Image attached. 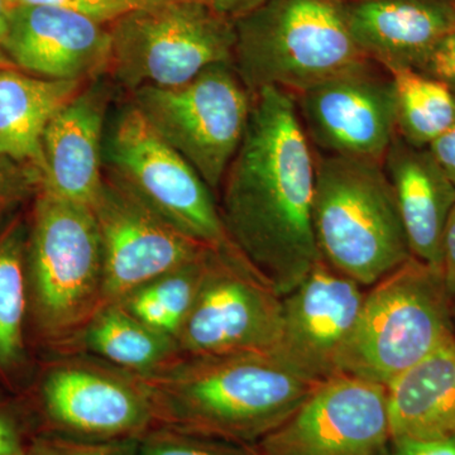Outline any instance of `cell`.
<instances>
[{
  "label": "cell",
  "instance_id": "28",
  "mask_svg": "<svg viewBox=\"0 0 455 455\" xmlns=\"http://www.w3.org/2000/svg\"><path fill=\"white\" fill-rule=\"evenodd\" d=\"M167 2L171 0H4L7 9L27 5H49L76 12L107 26L112 25L131 12Z\"/></svg>",
  "mask_w": 455,
  "mask_h": 455
},
{
  "label": "cell",
  "instance_id": "6",
  "mask_svg": "<svg viewBox=\"0 0 455 455\" xmlns=\"http://www.w3.org/2000/svg\"><path fill=\"white\" fill-rule=\"evenodd\" d=\"M454 335L443 269L412 257L366 291L340 374L386 387Z\"/></svg>",
  "mask_w": 455,
  "mask_h": 455
},
{
  "label": "cell",
  "instance_id": "29",
  "mask_svg": "<svg viewBox=\"0 0 455 455\" xmlns=\"http://www.w3.org/2000/svg\"><path fill=\"white\" fill-rule=\"evenodd\" d=\"M38 187L40 178L35 172L0 158V220Z\"/></svg>",
  "mask_w": 455,
  "mask_h": 455
},
{
  "label": "cell",
  "instance_id": "37",
  "mask_svg": "<svg viewBox=\"0 0 455 455\" xmlns=\"http://www.w3.org/2000/svg\"><path fill=\"white\" fill-rule=\"evenodd\" d=\"M0 68H16V66L9 61L8 57L5 56V53L3 52L2 50H0Z\"/></svg>",
  "mask_w": 455,
  "mask_h": 455
},
{
  "label": "cell",
  "instance_id": "31",
  "mask_svg": "<svg viewBox=\"0 0 455 455\" xmlns=\"http://www.w3.org/2000/svg\"><path fill=\"white\" fill-rule=\"evenodd\" d=\"M379 455H455V438L442 440L390 438Z\"/></svg>",
  "mask_w": 455,
  "mask_h": 455
},
{
  "label": "cell",
  "instance_id": "25",
  "mask_svg": "<svg viewBox=\"0 0 455 455\" xmlns=\"http://www.w3.org/2000/svg\"><path fill=\"white\" fill-rule=\"evenodd\" d=\"M211 250L142 284L119 304L140 322L176 339L199 293Z\"/></svg>",
  "mask_w": 455,
  "mask_h": 455
},
{
  "label": "cell",
  "instance_id": "1",
  "mask_svg": "<svg viewBox=\"0 0 455 455\" xmlns=\"http://www.w3.org/2000/svg\"><path fill=\"white\" fill-rule=\"evenodd\" d=\"M315 151L291 92L252 94L243 140L221 182L228 238L281 296L320 259L314 236Z\"/></svg>",
  "mask_w": 455,
  "mask_h": 455
},
{
  "label": "cell",
  "instance_id": "5",
  "mask_svg": "<svg viewBox=\"0 0 455 455\" xmlns=\"http://www.w3.org/2000/svg\"><path fill=\"white\" fill-rule=\"evenodd\" d=\"M235 25L233 65L252 94L296 95L367 60L335 0H266Z\"/></svg>",
  "mask_w": 455,
  "mask_h": 455
},
{
  "label": "cell",
  "instance_id": "15",
  "mask_svg": "<svg viewBox=\"0 0 455 455\" xmlns=\"http://www.w3.org/2000/svg\"><path fill=\"white\" fill-rule=\"evenodd\" d=\"M364 295L362 284L320 259L283 296V326L275 355L314 383L339 376Z\"/></svg>",
  "mask_w": 455,
  "mask_h": 455
},
{
  "label": "cell",
  "instance_id": "30",
  "mask_svg": "<svg viewBox=\"0 0 455 455\" xmlns=\"http://www.w3.org/2000/svg\"><path fill=\"white\" fill-rule=\"evenodd\" d=\"M418 70L444 83L455 94V32L436 44Z\"/></svg>",
  "mask_w": 455,
  "mask_h": 455
},
{
  "label": "cell",
  "instance_id": "36",
  "mask_svg": "<svg viewBox=\"0 0 455 455\" xmlns=\"http://www.w3.org/2000/svg\"><path fill=\"white\" fill-rule=\"evenodd\" d=\"M8 20L7 7H5L4 0H0V50H2L3 42L7 36Z\"/></svg>",
  "mask_w": 455,
  "mask_h": 455
},
{
  "label": "cell",
  "instance_id": "34",
  "mask_svg": "<svg viewBox=\"0 0 455 455\" xmlns=\"http://www.w3.org/2000/svg\"><path fill=\"white\" fill-rule=\"evenodd\" d=\"M442 269L449 295L453 299L455 295V204L449 215L444 238H443Z\"/></svg>",
  "mask_w": 455,
  "mask_h": 455
},
{
  "label": "cell",
  "instance_id": "38",
  "mask_svg": "<svg viewBox=\"0 0 455 455\" xmlns=\"http://www.w3.org/2000/svg\"><path fill=\"white\" fill-rule=\"evenodd\" d=\"M451 315H453V325H454V331H455V295H454V298L451 299Z\"/></svg>",
  "mask_w": 455,
  "mask_h": 455
},
{
  "label": "cell",
  "instance_id": "35",
  "mask_svg": "<svg viewBox=\"0 0 455 455\" xmlns=\"http://www.w3.org/2000/svg\"><path fill=\"white\" fill-rule=\"evenodd\" d=\"M196 2L202 3L221 17L236 22L262 5L266 0H196Z\"/></svg>",
  "mask_w": 455,
  "mask_h": 455
},
{
  "label": "cell",
  "instance_id": "22",
  "mask_svg": "<svg viewBox=\"0 0 455 455\" xmlns=\"http://www.w3.org/2000/svg\"><path fill=\"white\" fill-rule=\"evenodd\" d=\"M68 353H83L136 376H147L182 357L178 340L128 313L119 302L104 305Z\"/></svg>",
  "mask_w": 455,
  "mask_h": 455
},
{
  "label": "cell",
  "instance_id": "33",
  "mask_svg": "<svg viewBox=\"0 0 455 455\" xmlns=\"http://www.w3.org/2000/svg\"><path fill=\"white\" fill-rule=\"evenodd\" d=\"M435 163L455 185V124L427 147Z\"/></svg>",
  "mask_w": 455,
  "mask_h": 455
},
{
  "label": "cell",
  "instance_id": "39",
  "mask_svg": "<svg viewBox=\"0 0 455 455\" xmlns=\"http://www.w3.org/2000/svg\"><path fill=\"white\" fill-rule=\"evenodd\" d=\"M335 2L347 3V2H352V0H335Z\"/></svg>",
  "mask_w": 455,
  "mask_h": 455
},
{
  "label": "cell",
  "instance_id": "13",
  "mask_svg": "<svg viewBox=\"0 0 455 455\" xmlns=\"http://www.w3.org/2000/svg\"><path fill=\"white\" fill-rule=\"evenodd\" d=\"M390 438L386 387L339 374L252 447L256 455H379Z\"/></svg>",
  "mask_w": 455,
  "mask_h": 455
},
{
  "label": "cell",
  "instance_id": "17",
  "mask_svg": "<svg viewBox=\"0 0 455 455\" xmlns=\"http://www.w3.org/2000/svg\"><path fill=\"white\" fill-rule=\"evenodd\" d=\"M109 103L107 85L84 88L51 119L42 139L44 172L37 190L92 208L104 182Z\"/></svg>",
  "mask_w": 455,
  "mask_h": 455
},
{
  "label": "cell",
  "instance_id": "26",
  "mask_svg": "<svg viewBox=\"0 0 455 455\" xmlns=\"http://www.w3.org/2000/svg\"><path fill=\"white\" fill-rule=\"evenodd\" d=\"M137 455H256L252 445L154 427L139 439Z\"/></svg>",
  "mask_w": 455,
  "mask_h": 455
},
{
  "label": "cell",
  "instance_id": "2",
  "mask_svg": "<svg viewBox=\"0 0 455 455\" xmlns=\"http://www.w3.org/2000/svg\"><path fill=\"white\" fill-rule=\"evenodd\" d=\"M137 377L155 427L242 445H254L280 427L319 385L269 352L181 357Z\"/></svg>",
  "mask_w": 455,
  "mask_h": 455
},
{
  "label": "cell",
  "instance_id": "23",
  "mask_svg": "<svg viewBox=\"0 0 455 455\" xmlns=\"http://www.w3.org/2000/svg\"><path fill=\"white\" fill-rule=\"evenodd\" d=\"M27 228L18 215L0 230V381L8 387L23 381L29 363Z\"/></svg>",
  "mask_w": 455,
  "mask_h": 455
},
{
  "label": "cell",
  "instance_id": "19",
  "mask_svg": "<svg viewBox=\"0 0 455 455\" xmlns=\"http://www.w3.org/2000/svg\"><path fill=\"white\" fill-rule=\"evenodd\" d=\"M412 257L442 268L443 238L455 204V185L429 149L396 136L383 160Z\"/></svg>",
  "mask_w": 455,
  "mask_h": 455
},
{
  "label": "cell",
  "instance_id": "4",
  "mask_svg": "<svg viewBox=\"0 0 455 455\" xmlns=\"http://www.w3.org/2000/svg\"><path fill=\"white\" fill-rule=\"evenodd\" d=\"M311 218L320 259L363 287L412 259L383 163L315 151Z\"/></svg>",
  "mask_w": 455,
  "mask_h": 455
},
{
  "label": "cell",
  "instance_id": "18",
  "mask_svg": "<svg viewBox=\"0 0 455 455\" xmlns=\"http://www.w3.org/2000/svg\"><path fill=\"white\" fill-rule=\"evenodd\" d=\"M343 8L359 50L386 70H418L455 32V0H352Z\"/></svg>",
  "mask_w": 455,
  "mask_h": 455
},
{
  "label": "cell",
  "instance_id": "12",
  "mask_svg": "<svg viewBox=\"0 0 455 455\" xmlns=\"http://www.w3.org/2000/svg\"><path fill=\"white\" fill-rule=\"evenodd\" d=\"M316 152L383 163L397 136L391 74L367 59L293 95Z\"/></svg>",
  "mask_w": 455,
  "mask_h": 455
},
{
  "label": "cell",
  "instance_id": "14",
  "mask_svg": "<svg viewBox=\"0 0 455 455\" xmlns=\"http://www.w3.org/2000/svg\"><path fill=\"white\" fill-rule=\"evenodd\" d=\"M92 211L103 254L101 307L121 301L211 248L182 233L108 176Z\"/></svg>",
  "mask_w": 455,
  "mask_h": 455
},
{
  "label": "cell",
  "instance_id": "7",
  "mask_svg": "<svg viewBox=\"0 0 455 455\" xmlns=\"http://www.w3.org/2000/svg\"><path fill=\"white\" fill-rule=\"evenodd\" d=\"M235 23L196 0L131 12L109 25L108 73L130 92L184 85L212 65L233 64Z\"/></svg>",
  "mask_w": 455,
  "mask_h": 455
},
{
  "label": "cell",
  "instance_id": "27",
  "mask_svg": "<svg viewBox=\"0 0 455 455\" xmlns=\"http://www.w3.org/2000/svg\"><path fill=\"white\" fill-rule=\"evenodd\" d=\"M139 439L88 440L40 434L29 440L26 455H137Z\"/></svg>",
  "mask_w": 455,
  "mask_h": 455
},
{
  "label": "cell",
  "instance_id": "8",
  "mask_svg": "<svg viewBox=\"0 0 455 455\" xmlns=\"http://www.w3.org/2000/svg\"><path fill=\"white\" fill-rule=\"evenodd\" d=\"M131 103L211 190H220L252 109V92L235 65H212L173 88L140 86L131 92Z\"/></svg>",
  "mask_w": 455,
  "mask_h": 455
},
{
  "label": "cell",
  "instance_id": "20",
  "mask_svg": "<svg viewBox=\"0 0 455 455\" xmlns=\"http://www.w3.org/2000/svg\"><path fill=\"white\" fill-rule=\"evenodd\" d=\"M391 438H455V335L386 386Z\"/></svg>",
  "mask_w": 455,
  "mask_h": 455
},
{
  "label": "cell",
  "instance_id": "9",
  "mask_svg": "<svg viewBox=\"0 0 455 455\" xmlns=\"http://www.w3.org/2000/svg\"><path fill=\"white\" fill-rule=\"evenodd\" d=\"M103 163L108 178L185 235L211 248H235L211 188L132 103L106 132Z\"/></svg>",
  "mask_w": 455,
  "mask_h": 455
},
{
  "label": "cell",
  "instance_id": "11",
  "mask_svg": "<svg viewBox=\"0 0 455 455\" xmlns=\"http://www.w3.org/2000/svg\"><path fill=\"white\" fill-rule=\"evenodd\" d=\"M36 398L53 433L88 440L140 439L155 427L139 377L83 353L42 370Z\"/></svg>",
  "mask_w": 455,
  "mask_h": 455
},
{
  "label": "cell",
  "instance_id": "3",
  "mask_svg": "<svg viewBox=\"0 0 455 455\" xmlns=\"http://www.w3.org/2000/svg\"><path fill=\"white\" fill-rule=\"evenodd\" d=\"M26 280L29 334L68 353L103 304V254L92 208L36 191Z\"/></svg>",
  "mask_w": 455,
  "mask_h": 455
},
{
  "label": "cell",
  "instance_id": "32",
  "mask_svg": "<svg viewBox=\"0 0 455 455\" xmlns=\"http://www.w3.org/2000/svg\"><path fill=\"white\" fill-rule=\"evenodd\" d=\"M27 444L17 416L0 405V455H26Z\"/></svg>",
  "mask_w": 455,
  "mask_h": 455
},
{
  "label": "cell",
  "instance_id": "21",
  "mask_svg": "<svg viewBox=\"0 0 455 455\" xmlns=\"http://www.w3.org/2000/svg\"><path fill=\"white\" fill-rule=\"evenodd\" d=\"M85 82L33 76L0 68V158L42 178V139L51 119L70 103Z\"/></svg>",
  "mask_w": 455,
  "mask_h": 455
},
{
  "label": "cell",
  "instance_id": "24",
  "mask_svg": "<svg viewBox=\"0 0 455 455\" xmlns=\"http://www.w3.org/2000/svg\"><path fill=\"white\" fill-rule=\"evenodd\" d=\"M396 99L397 136L427 148L455 124V94L444 83L411 68L387 70Z\"/></svg>",
  "mask_w": 455,
  "mask_h": 455
},
{
  "label": "cell",
  "instance_id": "10",
  "mask_svg": "<svg viewBox=\"0 0 455 455\" xmlns=\"http://www.w3.org/2000/svg\"><path fill=\"white\" fill-rule=\"evenodd\" d=\"M283 296L235 248H212L196 302L180 329L182 357L274 353Z\"/></svg>",
  "mask_w": 455,
  "mask_h": 455
},
{
  "label": "cell",
  "instance_id": "16",
  "mask_svg": "<svg viewBox=\"0 0 455 455\" xmlns=\"http://www.w3.org/2000/svg\"><path fill=\"white\" fill-rule=\"evenodd\" d=\"M7 20L2 51L23 73L86 83L109 68V26L49 5L7 9Z\"/></svg>",
  "mask_w": 455,
  "mask_h": 455
}]
</instances>
